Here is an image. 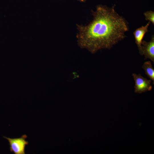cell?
I'll list each match as a JSON object with an SVG mask.
<instances>
[{
	"label": "cell",
	"mask_w": 154,
	"mask_h": 154,
	"mask_svg": "<svg viewBox=\"0 0 154 154\" xmlns=\"http://www.w3.org/2000/svg\"><path fill=\"white\" fill-rule=\"evenodd\" d=\"M93 15V20L88 25L78 26L80 47L94 53L102 49H110L125 37L127 22L114 7L98 6Z\"/></svg>",
	"instance_id": "cell-1"
},
{
	"label": "cell",
	"mask_w": 154,
	"mask_h": 154,
	"mask_svg": "<svg viewBox=\"0 0 154 154\" xmlns=\"http://www.w3.org/2000/svg\"><path fill=\"white\" fill-rule=\"evenodd\" d=\"M135 82L134 92L136 93L141 94L152 89L151 80H148L142 76L141 74L133 73L132 74Z\"/></svg>",
	"instance_id": "cell-2"
},
{
	"label": "cell",
	"mask_w": 154,
	"mask_h": 154,
	"mask_svg": "<svg viewBox=\"0 0 154 154\" xmlns=\"http://www.w3.org/2000/svg\"><path fill=\"white\" fill-rule=\"evenodd\" d=\"M9 141L10 146V151L15 154H25V147L28 144L27 141L25 140L27 136L24 135L21 137L15 138H11L4 137Z\"/></svg>",
	"instance_id": "cell-3"
},
{
	"label": "cell",
	"mask_w": 154,
	"mask_h": 154,
	"mask_svg": "<svg viewBox=\"0 0 154 154\" xmlns=\"http://www.w3.org/2000/svg\"><path fill=\"white\" fill-rule=\"evenodd\" d=\"M139 54L145 57V59H149L154 63V37L153 36L151 40L147 42L143 40L141 46L139 49Z\"/></svg>",
	"instance_id": "cell-4"
},
{
	"label": "cell",
	"mask_w": 154,
	"mask_h": 154,
	"mask_svg": "<svg viewBox=\"0 0 154 154\" xmlns=\"http://www.w3.org/2000/svg\"><path fill=\"white\" fill-rule=\"evenodd\" d=\"M150 24L149 21L144 26L137 29L133 32L135 42L139 49L141 46L143 39L145 33L148 31V28Z\"/></svg>",
	"instance_id": "cell-5"
},
{
	"label": "cell",
	"mask_w": 154,
	"mask_h": 154,
	"mask_svg": "<svg viewBox=\"0 0 154 154\" xmlns=\"http://www.w3.org/2000/svg\"><path fill=\"white\" fill-rule=\"evenodd\" d=\"M142 68L144 70L145 74L153 81L154 84V69L151 62H145L142 65Z\"/></svg>",
	"instance_id": "cell-6"
},
{
	"label": "cell",
	"mask_w": 154,
	"mask_h": 154,
	"mask_svg": "<svg viewBox=\"0 0 154 154\" xmlns=\"http://www.w3.org/2000/svg\"><path fill=\"white\" fill-rule=\"evenodd\" d=\"M145 19L149 21L154 25V12L151 11H146L144 13Z\"/></svg>",
	"instance_id": "cell-7"
},
{
	"label": "cell",
	"mask_w": 154,
	"mask_h": 154,
	"mask_svg": "<svg viewBox=\"0 0 154 154\" xmlns=\"http://www.w3.org/2000/svg\"><path fill=\"white\" fill-rule=\"evenodd\" d=\"M78 0L80 1H85L86 0Z\"/></svg>",
	"instance_id": "cell-8"
}]
</instances>
